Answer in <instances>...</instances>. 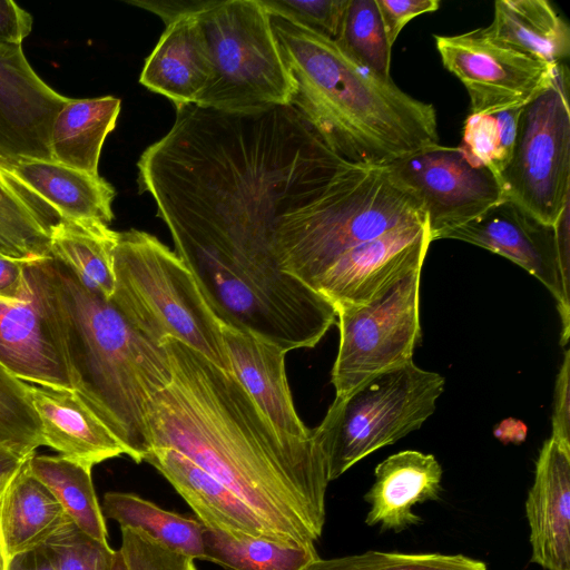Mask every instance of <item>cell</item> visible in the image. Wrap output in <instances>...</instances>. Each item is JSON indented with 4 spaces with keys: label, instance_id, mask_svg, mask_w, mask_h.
<instances>
[{
    "label": "cell",
    "instance_id": "obj_1",
    "mask_svg": "<svg viewBox=\"0 0 570 570\" xmlns=\"http://www.w3.org/2000/svg\"><path fill=\"white\" fill-rule=\"evenodd\" d=\"M164 345L171 382L147 405L151 449L187 456L247 503L282 542L314 544L330 482L314 435L282 439L234 373L173 337Z\"/></svg>",
    "mask_w": 570,
    "mask_h": 570
},
{
    "label": "cell",
    "instance_id": "obj_2",
    "mask_svg": "<svg viewBox=\"0 0 570 570\" xmlns=\"http://www.w3.org/2000/svg\"><path fill=\"white\" fill-rule=\"evenodd\" d=\"M31 299L59 346L76 391L136 463L150 452V399L171 382L164 344L138 332L62 261L26 262Z\"/></svg>",
    "mask_w": 570,
    "mask_h": 570
},
{
    "label": "cell",
    "instance_id": "obj_3",
    "mask_svg": "<svg viewBox=\"0 0 570 570\" xmlns=\"http://www.w3.org/2000/svg\"><path fill=\"white\" fill-rule=\"evenodd\" d=\"M271 19L294 82L289 106L333 153L352 163L390 165L439 144L432 104L372 72L334 40L282 18Z\"/></svg>",
    "mask_w": 570,
    "mask_h": 570
},
{
    "label": "cell",
    "instance_id": "obj_4",
    "mask_svg": "<svg viewBox=\"0 0 570 570\" xmlns=\"http://www.w3.org/2000/svg\"><path fill=\"white\" fill-rule=\"evenodd\" d=\"M426 222L421 198L391 165L345 160L311 200L277 220L273 250L279 269L311 288L348 249Z\"/></svg>",
    "mask_w": 570,
    "mask_h": 570
},
{
    "label": "cell",
    "instance_id": "obj_5",
    "mask_svg": "<svg viewBox=\"0 0 570 570\" xmlns=\"http://www.w3.org/2000/svg\"><path fill=\"white\" fill-rule=\"evenodd\" d=\"M115 289L109 298L144 336L173 337L232 372L222 325L188 267L156 236L118 232L112 254Z\"/></svg>",
    "mask_w": 570,
    "mask_h": 570
},
{
    "label": "cell",
    "instance_id": "obj_6",
    "mask_svg": "<svg viewBox=\"0 0 570 570\" xmlns=\"http://www.w3.org/2000/svg\"><path fill=\"white\" fill-rule=\"evenodd\" d=\"M445 379L412 361L335 397L313 429L333 481L355 463L419 430L434 413Z\"/></svg>",
    "mask_w": 570,
    "mask_h": 570
},
{
    "label": "cell",
    "instance_id": "obj_7",
    "mask_svg": "<svg viewBox=\"0 0 570 570\" xmlns=\"http://www.w3.org/2000/svg\"><path fill=\"white\" fill-rule=\"evenodd\" d=\"M197 16L214 61L197 106L243 115L289 106L294 82L259 0H208Z\"/></svg>",
    "mask_w": 570,
    "mask_h": 570
},
{
    "label": "cell",
    "instance_id": "obj_8",
    "mask_svg": "<svg viewBox=\"0 0 570 570\" xmlns=\"http://www.w3.org/2000/svg\"><path fill=\"white\" fill-rule=\"evenodd\" d=\"M503 199L553 226L570 202L569 75L523 106L511 159L499 175Z\"/></svg>",
    "mask_w": 570,
    "mask_h": 570
},
{
    "label": "cell",
    "instance_id": "obj_9",
    "mask_svg": "<svg viewBox=\"0 0 570 570\" xmlns=\"http://www.w3.org/2000/svg\"><path fill=\"white\" fill-rule=\"evenodd\" d=\"M421 271L401 276L366 304L335 307L340 331L331 374L335 397L412 361L421 342Z\"/></svg>",
    "mask_w": 570,
    "mask_h": 570
},
{
    "label": "cell",
    "instance_id": "obj_10",
    "mask_svg": "<svg viewBox=\"0 0 570 570\" xmlns=\"http://www.w3.org/2000/svg\"><path fill=\"white\" fill-rule=\"evenodd\" d=\"M444 68L465 87L470 114H494L523 107L554 81L560 66H553L488 38L478 28L435 36Z\"/></svg>",
    "mask_w": 570,
    "mask_h": 570
},
{
    "label": "cell",
    "instance_id": "obj_11",
    "mask_svg": "<svg viewBox=\"0 0 570 570\" xmlns=\"http://www.w3.org/2000/svg\"><path fill=\"white\" fill-rule=\"evenodd\" d=\"M390 165L421 198L431 242L503 200L498 177L460 147L438 144Z\"/></svg>",
    "mask_w": 570,
    "mask_h": 570
},
{
    "label": "cell",
    "instance_id": "obj_12",
    "mask_svg": "<svg viewBox=\"0 0 570 570\" xmlns=\"http://www.w3.org/2000/svg\"><path fill=\"white\" fill-rule=\"evenodd\" d=\"M458 239L499 254L534 276L557 301L561 344L570 333L569 292L557 255L554 227L540 223L510 200H501L480 216L440 232L436 239Z\"/></svg>",
    "mask_w": 570,
    "mask_h": 570
},
{
    "label": "cell",
    "instance_id": "obj_13",
    "mask_svg": "<svg viewBox=\"0 0 570 570\" xmlns=\"http://www.w3.org/2000/svg\"><path fill=\"white\" fill-rule=\"evenodd\" d=\"M0 175L52 230L60 223H101L114 219V187L52 159L0 155Z\"/></svg>",
    "mask_w": 570,
    "mask_h": 570
},
{
    "label": "cell",
    "instance_id": "obj_14",
    "mask_svg": "<svg viewBox=\"0 0 570 570\" xmlns=\"http://www.w3.org/2000/svg\"><path fill=\"white\" fill-rule=\"evenodd\" d=\"M431 243L428 222L391 230L348 249L311 288L334 308L366 304L401 276L422 267Z\"/></svg>",
    "mask_w": 570,
    "mask_h": 570
},
{
    "label": "cell",
    "instance_id": "obj_15",
    "mask_svg": "<svg viewBox=\"0 0 570 570\" xmlns=\"http://www.w3.org/2000/svg\"><path fill=\"white\" fill-rule=\"evenodd\" d=\"M68 100L37 75L21 45L0 46L1 156L52 159V125Z\"/></svg>",
    "mask_w": 570,
    "mask_h": 570
},
{
    "label": "cell",
    "instance_id": "obj_16",
    "mask_svg": "<svg viewBox=\"0 0 570 570\" xmlns=\"http://www.w3.org/2000/svg\"><path fill=\"white\" fill-rule=\"evenodd\" d=\"M232 371L278 435L291 442L308 440L313 432L301 420L287 381L279 346L249 332L222 325Z\"/></svg>",
    "mask_w": 570,
    "mask_h": 570
},
{
    "label": "cell",
    "instance_id": "obj_17",
    "mask_svg": "<svg viewBox=\"0 0 570 570\" xmlns=\"http://www.w3.org/2000/svg\"><path fill=\"white\" fill-rule=\"evenodd\" d=\"M525 513L531 561L570 570V448L550 438L540 450Z\"/></svg>",
    "mask_w": 570,
    "mask_h": 570
},
{
    "label": "cell",
    "instance_id": "obj_18",
    "mask_svg": "<svg viewBox=\"0 0 570 570\" xmlns=\"http://www.w3.org/2000/svg\"><path fill=\"white\" fill-rule=\"evenodd\" d=\"M144 461L173 485L204 527L235 537L282 542L247 503L184 454L173 449H151Z\"/></svg>",
    "mask_w": 570,
    "mask_h": 570
},
{
    "label": "cell",
    "instance_id": "obj_19",
    "mask_svg": "<svg viewBox=\"0 0 570 570\" xmlns=\"http://www.w3.org/2000/svg\"><path fill=\"white\" fill-rule=\"evenodd\" d=\"M214 78L212 49L197 13L166 26L145 61L139 81L177 107L196 105Z\"/></svg>",
    "mask_w": 570,
    "mask_h": 570
},
{
    "label": "cell",
    "instance_id": "obj_20",
    "mask_svg": "<svg viewBox=\"0 0 570 570\" xmlns=\"http://www.w3.org/2000/svg\"><path fill=\"white\" fill-rule=\"evenodd\" d=\"M29 394L45 445L61 456L92 469L126 454L121 442L76 391L29 384Z\"/></svg>",
    "mask_w": 570,
    "mask_h": 570
},
{
    "label": "cell",
    "instance_id": "obj_21",
    "mask_svg": "<svg viewBox=\"0 0 570 570\" xmlns=\"http://www.w3.org/2000/svg\"><path fill=\"white\" fill-rule=\"evenodd\" d=\"M375 481L364 500L371 509L367 525L401 532L421 522L416 504L438 500L442 491V468L432 454L405 450L390 455L374 470Z\"/></svg>",
    "mask_w": 570,
    "mask_h": 570
},
{
    "label": "cell",
    "instance_id": "obj_22",
    "mask_svg": "<svg viewBox=\"0 0 570 570\" xmlns=\"http://www.w3.org/2000/svg\"><path fill=\"white\" fill-rule=\"evenodd\" d=\"M0 365L23 382L72 390L63 355L32 299L0 298Z\"/></svg>",
    "mask_w": 570,
    "mask_h": 570
},
{
    "label": "cell",
    "instance_id": "obj_23",
    "mask_svg": "<svg viewBox=\"0 0 570 570\" xmlns=\"http://www.w3.org/2000/svg\"><path fill=\"white\" fill-rule=\"evenodd\" d=\"M481 30L500 45L553 66L570 55V28L547 0H498L492 22Z\"/></svg>",
    "mask_w": 570,
    "mask_h": 570
},
{
    "label": "cell",
    "instance_id": "obj_24",
    "mask_svg": "<svg viewBox=\"0 0 570 570\" xmlns=\"http://www.w3.org/2000/svg\"><path fill=\"white\" fill-rule=\"evenodd\" d=\"M51 491L27 464L0 498V531L8 558L41 547L70 521Z\"/></svg>",
    "mask_w": 570,
    "mask_h": 570
},
{
    "label": "cell",
    "instance_id": "obj_25",
    "mask_svg": "<svg viewBox=\"0 0 570 570\" xmlns=\"http://www.w3.org/2000/svg\"><path fill=\"white\" fill-rule=\"evenodd\" d=\"M120 106V99L112 96L69 98L52 125V160L98 176L102 145L116 127Z\"/></svg>",
    "mask_w": 570,
    "mask_h": 570
},
{
    "label": "cell",
    "instance_id": "obj_26",
    "mask_svg": "<svg viewBox=\"0 0 570 570\" xmlns=\"http://www.w3.org/2000/svg\"><path fill=\"white\" fill-rule=\"evenodd\" d=\"M101 511L120 528L140 531L173 551L203 560L204 525L197 519L164 510L137 494L115 491L104 495Z\"/></svg>",
    "mask_w": 570,
    "mask_h": 570
},
{
    "label": "cell",
    "instance_id": "obj_27",
    "mask_svg": "<svg viewBox=\"0 0 570 570\" xmlns=\"http://www.w3.org/2000/svg\"><path fill=\"white\" fill-rule=\"evenodd\" d=\"M118 232L101 223H60L51 230V256L69 266L89 289L110 298Z\"/></svg>",
    "mask_w": 570,
    "mask_h": 570
},
{
    "label": "cell",
    "instance_id": "obj_28",
    "mask_svg": "<svg viewBox=\"0 0 570 570\" xmlns=\"http://www.w3.org/2000/svg\"><path fill=\"white\" fill-rule=\"evenodd\" d=\"M203 560L229 570H306L320 559L314 544H291L265 538L235 537L204 527Z\"/></svg>",
    "mask_w": 570,
    "mask_h": 570
},
{
    "label": "cell",
    "instance_id": "obj_29",
    "mask_svg": "<svg viewBox=\"0 0 570 570\" xmlns=\"http://www.w3.org/2000/svg\"><path fill=\"white\" fill-rule=\"evenodd\" d=\"M30 471L51 491L71 521L91 538L108 543L107 528L98 502L91 468L61 455H32Z\"/></svg>",
    "mask_w": 570,
    "mask_h": 570
},
{
    "label": "cell",
    "instance_id": "obj_30",
    "mask_svg": "<svg viewBox=\"0 0 570 570\" xmlns=\"http://www.w3.org/2000/svg\"><path fill=\"white\" fill-rule=\"evenodd\" d=\"M355 61L390 79L391 49L376 0H348L334 40Z\"/></svg>",
    "mask_w": 570,
    "mask_h": 570
},
{
    "label": "cell",
    "instance_id": "obj_31",
    "mask_svg": "<svg viewBox=\"0 0 570 570\" xmlns=\"http://www.w3.org/2000/svg\"><path fill=\"white\" fill-rule=\"evenodd\" d=\"M0 255L24 262L51 256V229L1 175Z\"/></svg>",
    "mask_w": 570,
    "mask_h": 570
},
{
    "label": "cell",
    "instance_id": "obj_32",
    "mask_svg": "<svg viewBox=\"0 0 570 570\" xmlns=\"http://www.w3.org/2000/svg\"><path fill=\"white\" fill-rule=\"evenodd\" d=\"M306 570H487L484 562L463 554L367 551L317 559Z\"/></svg>",
    "mask_w": 570,
    "mask_h": 570
},
{
    "label": "cell",
    "instance_id": "obj_33",
    "mask_svg": "<svg viewBox=\"0 0 570 570\" xmlns=\"http://www.w3.org/2000/svg\"><path fill=\"white\" fill-rule=\"evenodd\" d=\"M0 443L36 451L45 445L29 384L0 365Z\"/></svg>",
    "mask_w": 570,
    "mask_h": 570
},
{
    "label": "cell",
    "instance_id": "obj_34",
    "mask_svg": "<svg viewBox=\"0 0 570 570\" xmlns=\"http://www.w3.org/2000/svg\"><path fill=\"white\" fill-rule=\"evenodd\" d=\"M56 570H110L114 549L81 531L71 520L41 546Z\"/></svg>",
    "mask_w": 570,
    "mask_h": 570
},
{
    "label": "cell",
    "instance_id": "obj_35",
    "mask_svg": "<svg viewBox=\"0 0 570 570\" xmlns=\"http://www.w3.org/2000/svg\"><path fill=\"white\" fill-rule=\"evenodd\" d=\"M271 16L335 40L348 0H259Z\"/></svg>",
    "mask_w": 570,
    "mask_h": 570
},
{
    "label": "cell",
    "instance_id": "obj_36",
    "mask_svg": "<svg viewBox=\"0 0 570 570\" xmlns=\"http://www.w3.org/2000/svg\"><path fill=\"white\" fill-rule=\"evenodd\" d=\"M121 546L129 570H197L194 559L161 546L147 534L120 528Z\"/></svg>",
    "mask_w": 570,
    "mask_h": 570
},
{
    "label": "cell",
    "instance_id": "obj_37",
    "mask_svg": "<svg viewBox=\"0 0 570 570\" xmlns=\"http://www.w3.org/2000/svg\"><path fill=\"white\" fill-rule=\"evenodd\" d=\"M459 147L473 163L489 168L499 179L503 163L499 126L493 114H470Z\"/></svg>",
    "mask_w": 570,
    "mask_h": 570
},
{
    "label": "cell",
    "instance_id": "obj_38",
    "mask_svg": "<svg viewBox=\"0 0 570 570\" xmlns=\"http://www.w3.org/2000/svg\"><path fill=\"white\" fill-rule=\"evenodd\" d=\"M376 4L379 7L389 43L393 46L407 22L420 14L436 11L440 7V1L376 0Z\"/></svg>",
    "mask_w": 570,
    "mask_h": 570
},
{
    "label": "cell",
    "instance_id": "obj_39",
    "mask_svg": "<svg viewBox=\"0 0 570 570\" xmlns=\"http://www.w3.org/2000/svg\"><path fill=\"white\" fill-rule=\"evenodd\" d=\"M570 351L564 352L563 362L554 385L551 438L570 448Z\"/></svg>",
    "mask_w": 570,
    "mask_h": 570
},
{
    "label": "cell",
    "instance_id": "obj_40",
    "mask_svg": "<svg viewBox=\"0 0 570 570\" xmlns=\"http://www.w3.org/2000/svg\"><path fill=\"white\" fill-rule=\"evenodd\" d=\"M32 29L31 14L12 0H0V46H18Z\"/></svg>",
    "mask_w": 570,
    "mask_h": 570
},
{
    "label": "cell",
    "instance_id": "obj_41",
    "mask_svg": "<svg viewBox=\"0 0 570 570\" xmlns=\"http://www.w3.org/2000/svg\"><path fill=\"white\" fill-rule=\"evenodd\" d=\"M24 265V261L0 255V298L13 302L31 299Z\"/></svg>",
    "mask_w": 570,
    "mask_h": 570
},
{
    "label": "cell",
    "instance_id": "obj_42",
    "mask_svg": "<svg viewBox=\"0 0 570 570\" xmlns=\"http://www.w3.org/2000/svg\"><path fill=\"white\" fill-rule=\"evenodd\" d=\"M208 1L200 0H165V1H154V0H130L128 3L139 7L141 9L148 10L158 17L167 26L171 21L177 18L188 14V13H197L200 11Z\"/></svg>",
    "mask_w": 570,
    "mask_h": 570
},
{
    "label": "cell",
    "instance_id": "obj_43",
    "mask_svg": "<svg viewBox=\"0 0 570 570\" xmlns=\"http://www.w3.org/2000/svg\"><path fill=\"white\" fill-rule=\"evenodd\" d=\"M36 451L0 443V498Z\"/></svg>",
    "mask_w": 570,
    "mask_h": 570
},
{
    "label": "cell",
    "instance_id": "obj_44",
    "mask_svg": "<svg viewBox=\"0 0 570 570\" xmlns=\"http://www.w3.org/2000/svg\"><path fill=\"white\" fill-rule=\"evenodd\" d=\"M570 202L564 206L554 227L559 269L564 288L569 292L570 271Z\"/></svg>",
    "mask_w": 570,
    "mask_h": 570
},
{
    "label": "cell",
    "instance_id": "obj_45",
    "mask_svg": "<svg viewBox=\"0 0 570 570\" xmlns=\"http://www.w3.org/2000/svg\"><path fill=\"white\" fill-rule=\"evenodd\" d=\"M522 108L523 107L510 108L493 114L498 121L500 131V146L503 169L512 156Z\"/></svg>",
    "mask_w": 570,
    "mask_h": 570
},
{
    "label": "cell",
    "instance_id": "obj_46",
    "mask_svg": "<svg viewBox=\"0 0 570 570\" xmlns=\"http://www.w3.org/2000/svg\"><path fill=\"white\" fill-rule=\"evenodd\" d=\"M7 570H56L42 547H38L9 559Z\"/></svg>",
    "mask_w": 570,
    "mask_h": 570
},
{
    "label": "cell",
    "instance_id": "obj_47",
    "mask_svg": "<svg viewBox=\"0 0 570 570\" xmlns=\"http://www.w3.org/2000/svg\"><path fill=\"white\" fill-rule=\"evenodd\" d=\"M110 570H129L126 558L120 549L114 551Z\"/></svg>",
    "mask_w": 570,
    "mask_h": 570
},
{
    "label": "cell",
    "instance_id": "obj_48",
    "mask_svg": "<svg viewBox=\"0 0 570 570\" xmlns=\"http://www.w3.org/2000/svg\"><path fill=\"white\" fill-rule=\"evenodd\" d=\"M8 562H9V558L7 556L2 535H1V531H0V570H7Z\"/></svg>",
    "mask_w": 570,
    "mask_h": 570
}]
</instances>
